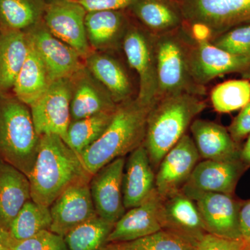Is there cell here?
I'll use <instances>...</instances> for the list:
<instances>
[{
  "instance_id": "6da1fadb",
  "label": "cell",
  "mask_w": 250,
  "mask_h": 250,
  "mask_svg": "<svg viewBox=\"0 0 250 250\" xmlns=\"http://www.w3.org/2000/svg\"><path fill=\"white\" fill-rule=\"evenodd\" d=\"M39 152L29 174L31 198L49 207L54 200L73 184L90 181L80 156L55 134L42 135Z\"/></svg>"
},
{
  "instance_id": "7a4b0ae2",
  "label": "cell",
  "mask_w": 250,
  "mask_h": 250,
  "mask_svg": "<svg viewBox=\"0 0 250 250\" xmlns=\"http://www.w3.org/2000/svg\"><path fill=\"white\" fill-rule=\"evenodd\" d=\"M153 104L141 103L136 97L117 104L107 129L80 156L85 170L93 175L112 161L125 157L142 146Z\"/></svg>"
},
{
  "instance_id": "3957f363",
  "label": "cell",
  "mask_w": 250,
  "mask_h": 250,
  "mask_svg": "<svg viewBox=\"0 0 250 250\" xmlns=\"http://www.w3.org/2000/svg\"><path fill=\"white\" fill-rule=\"evenodd\" d=\"M206 108L201 97L192 94H172L156 99L148 114L143 143L155 172L164 156Z\"/></svg>"
},
{
  "instance_id": "277c9868",
  "label": "cell",
  "mask_w": 250,
  "mask_h": 250,
  "mask_svg": "<svg viewBox=\"0 0 250 250\" xmlns=\"http://www.w3.org/2000/svg\"><path fill=\"white\" fill-rule=\"evenodd\" d=\"M40 139L30 107L13 93L0 95V159L29 177Z\"/></svg>"
},
{
  "instance_id": "5b68a950",
  "label": "cell",
  "mask_w": 250,
  "mask_h": 250,
  "mask_svg": "<svg viewBox=\"0 0 250 250\" xmlns=\"http://www.w3.org/2000/svg\"><path fill=\"white\" fill-rule=\"evenodd\" d=\"M153 35L159 79L158 98L177 93L205 95V87L197 85L190 75L188 56L193 38L185 24L176 30Z\"/></svg>"
},
{
  "instance_id": "8992f818",
  "label": "cell",
  "mask_w": 250,
  "mask_h": 250,
  "mask_svg": "<svg viewBox=\"0 0 250 250\" xmlns=\"http://www.w3.org/2000/svg\"><path fill=\"white\" fill-rule=\"evenodd\" d=\"M188 25L204 26L210 39L250 24V0H175Z\"/></svg>"
},
{
  "instance_id": "52a82bcc",
  "label": "cell",
  "mask_w": 250,
  "mask_h": 250,
  "mask_svg": "<svg viewBox=\"0 0 250 250\" xmlns=\"http://www.w3.org/2000/svg\"><path fill=\"white\" fill-rule=\"evenodd\" d=\"M122 48L129 66L139 77V93L136 98L146 104H153L159 95L154 35L143 26L131 22Z\"/></svg>"
},
{
  "instance_id": "ba28073f",
  "label": "cell",
  "mask_w": 250,
  "mask_h": 250,
  "mask_svg": "<svg viewBox=\"0 0 250 250\" xmlns=\"http://www.w3.org/2000/svg\"><path fill=\"white\" fill-rule=\"evenodd\" d=\"M182 191L195 202L207 233L231 239L243 238L239 215L244 200L219 192Z\"/></svg>"
},
{
  "instance_id": "9c48e42d",
  "label": "cell",
  "mask_w": 250,
  "mask_h": 250,
  "mask_svg": "<svg viewBox=\"0 0 250 250\" xmlns=\"http://www.w3.org/2000/svg\"><path fill=\"white\" fill-rule=\"evenodd\" d=\"M71 93L70 77L54 80L43 95L29 106L39 136L55 134L66 141L67 129L71 123Z\"/></svg>"
},
{
  "instance_id": "30bf717a",
  "label": "cell",
  "mask_w": 250,
  "mask_h": 250,
  "mask_svg": "<svg viewBox=\"0 0 250 250\" xmlns=\"http://www.w3.org/2000/svg\"><path fill=\"white\" fill-rule=\"evenodd\" d=\"M86 10L77 0H50L46 4L43 21L49 31L84 59L93 52L87 39Z\"/></svg>"
},
{
  "instance_id": "8fae6325",
  "label": "cell",
  "mask_w": 250,
  "mask_h": 250,
  "mask_svg": "<svg viewBox=\"0 0 250 250\" xmlns=\"http://www.w3.org/2000/svg\"><path fill=\"white\" fill-rule=\"evenodd\" d=\"M188 64L194 82L202 87L225 74L250 72V57L228 53L208 40L193 39L189 51Z\"/></svg>"
},
{
  "instance_id": "7c38bea8",
  "label": "cell",
  "mask_w": 250,
  "mask_h": 250,
  "mask_svg": "<svg viewBox=\"0 0 250 250\" xmlns=\"http://www.w3.org/2000/svg\"><path fill=\"white\" fill-rule=\"evenodd\" d=\"M24 32L29 43L43 62L52 82L70 78L84 65L83 59L75 49L49 31L43 19Z\"/></svg>"
},
{
  "instance_id": "4fadbf2b",
  "label": "cell",
  "mask_w": 250,
  "mask_h": 250,
  "mask_svg": "<svg viewBox=\"0 0 250 250\" xmlns=\"http://www.w3.org/2000/svg\"><path fill=\"white\" fill-rule=\"evenodd\" d=\"M200 159L193 139L186 134L159 164L155 178L158 194L164 197L182 190Z\"/></svg>"
},
{
  "instance_id": "5bb4252c",
  "label": "cell",
  "mask_w": 250,
  "mask_h": 250,
  "mask_svg": "<svg viewBox=\"0 0 250 250\" xmlns=\"http://www.w3.org/2000/svg\"><path fill=\"white\" fill-rule=\"evenodd\" d=\"M125 157L112 161L92 176L90 190L94 207L100 218L115 224L125 214L123 180Z\"/></svg>"
},
{
  "instance_id": "9a60e30c",
  "label": "cell",
  "mask_w": 250,
  "mask_h": 250,
  "mask_svg": "<svg viewBox=\"0 0 250 250\" xmlns=\"http://www.w3.org/2000/svg\"><path fill=\"white\" fill-rule=\"evenodd\" d=\"M159 219L163 230L197 246L208 233L195 202L182 190L161 197Z\"/></svg>"
},
{
  "instance_id": "2e32d148",
  "label": "cell",
  "mask_w": 250,
  "mask_h": 250,
  "mask_svg": "<svg viewBox=\"0 0 250 250\" xmlns=\"http://www.w3.org/2000/svg\"><path fill=\"white\" fill-rule=\"evenodd\" d=\"M90 181L70 186L49 207L52 225L49 231L65 237L67 233L97 215L90 190Z\"/></svg>"
},
{
  "instance_id": "e0dca14e",
  "label": "cell",
  "mask_w": 250,
  "mask_h": 250,
  "mask_svg": "<svg viewBox=\"0 0 250 250\" xmlns=\"http://www.w3.org/2000/svg\"><path fill=\"white\" fill-rule=\"evenodd\" d=\"M72 83L71 121L101 113L115 111L117 104L107 89L85 67L70 77Z\"/></svg>"
},
{
  "instance_id": "ac0fdd59",
  "label": "cell",
  "mask_w": 250,
  "mask_h": 250,
  "mask_svg": "<svg viewBox=\"0 0 250 250\" xmlns=\"http://www.w3.org/2000/svg\"><path fill=\"white\" fill-rule=\"evenodd\" d=\"M248 170L241 160L200 161L183 189L234 195L238 181Z\"/></svg>"
},
{
  "instance_id": "d6986e66",
  "label": "cell",
  "mask_w": 250,
  "mask_h": 250,
  "mask_svg": "<svg viewBox=\"0 0 250 250\" xmlns=\"http://www.w3.org/2000/svg\"><path fill=\"white\" fill-rule=\"evenodd\" d=\"M126 10H106L87 12L85 18L87 39L90 48L110 52L122 48L131 21Z\"/></svg>"
},
{
  "instance_id": "ffe728a7",
  "label": "cell",
  "mask_w": 250,
  "mask_h": 250,
  "mask_svg": "<svg viewBox=\"0 0 250 250\" xmlns=\"http://www.w3.org/2000/svg\"><path fill=\"white\" fill-rule=\"evenodd\" d=\"M155 178V170L142 145L130 153L125 162L123 193L126 210L141 205L156 191Z\"/></svg>"
},
{
  "instance_id": "44dd1931",
  "label": "cell",
  "mask_w": 250,
  "mask_h": 250,
  "mask_svg": "<svg viewBox=\"0 0 250 250\" xmlns=\"http://www.w3.org/2000/svg\"><path fill=\"white\" fill-rule=\"evenodd\" d=\"M161 197L154 192L141 205L128 209L115 223L108 243L135 241L162 229L159 219Z\"/></svg>"
},
{
  "instance_id": "7402d4cb",
  "label": "cell",
  "mask_w": 250,
  "mask_h": 250,
  "mask_svg": "<svg viewBox=\"0 0 250 250\" xmlns=\"http://www.w3.org/2000/svg\"><path fill=\"white\" fill-rule=\"evenodd\" d=\"M194 143L205 160H240L241 146L235 142L228 129L214 122L195 119L190 126Z\"/></svg>"
},
{
  "instance_id": "603a6c76",
  "label": "cell",
  "mask_w": 250,
  "mask_h": 250,
  "mask_svg": "<svg viewBox=\"0 0 250 250\" xmlns=\"http://www.w3.org/2000/svg\"><path fill=\"white\" fill-rule=\"evenodd\" d=\"M85 67L107 89L118 104L133 98L131 79L126 68L109 52L93 51L84 59Z\"/></svg>"
},
{
  "instance_id": "cb8c5ba5",
  "label": "cell",
  "mask_w": 250,
  "mask_h": 250,
  "mask_svg": "<svg viewBox=\"0 0 250 250\" xmlns=\"http://www.w3.org/2000/svg\"><path fill=\"white\" fill-rule=\"evenodd\" d=\"M30 200L27 176L0 159V225L9 231L13 220Z\"/></svg>"
},
{
  "instance_id": "d4e9b609",
  "label": "cell",
  "mask_w": 250,
  "mask_h": 250,
  "mask_svg": "<svg viewBox=\"0 0 250 250\" xmlns=\"http://www.w3.org/2000/svg\"><path fill=\"white\" fill-rule=\"evenodd\" d=\"M127 11L154 35L176 30L184 24L175 0H136Z\"/></svg>"
},
{
  "instance_id": "484cf974",
  "label": "cell",
  "mask_w": 250,
  "mask_h": 250,
  "mask_svg": "<svg viewBox=\"0 0 250 250\" xmlns=\"http://www.w3.org/2000/svg\"><path fill=\"white\" fill-rule=\"evenodd\" d=\"M29 49L24 31H0V95L13 92Z\"/></svg>"
},
{
  "instance_id": "4316f807",
  "label": "cell",
  "mask_w": 250,
  "mask_h": 250,
  "mask_svg": "<svg viewBox=\"0 0 250 250\" xmlns=\"http://www.w3.org/2000/svg\"><path fill=\"white\" fill-rule=\"evenodd\" d=\"M52 82L43 62L29 43V52L12 93L20 101L30 106L43 95Z\"/></svg>"
},
{
  "instance_id": "83f0119b",
  "label": "cell",
  "mask_w": 250,
  "mask_h": 250,
  "mask_svg": "<svg viewBox=\"0 0 250 250\" xmlns=\"http://www.w3.org/2000/svg\"><path fill=\"white\" fill-rule=\"evenodd\" d=\"M45 0H0V31H25L43 19Z\"/></svg>"
},
{
  "instance_id": "f1b7e54d",
  "label": "cell",
  "mask_w": 250,
  "mask_h": 250,
  "mask_svg": "<svg viewBox=\"0 0 250 250\" xmlns=\"http://www.w3.org/2000/svg\"><path fill=\"white\" fill-rule=\"evenodd\" d=\"M114 225L95 215L64 237L68 250H106Z\"/></svg>"
},
{
  "instance_id": "f546056e",
  "label": "cell",
  "mask_w": 250,
  "mask_h": 250,
  "mask_svg": "<svg viewBox=\"0 0 250 250\" xmlns=\"http://www.w3.org/2000/svg\"><path fill=\"white\" fill-rule=\"evenodd\" d=\"M114 112L98 113L71 121L67 131L65 143L67 146L80 156L106 131Z\"/></svg>"
},
{
  "instance_id": "4dcf8cb0",
  "label": "cell",
  "mask_w": 250,
  "mask_h": 250,
  "mask_svg": "<svg viewBox=\"0 0 250 250\" xmlns=\"http://www.w3.org/2000/svg\"><path fill=\"white\" fill-rule=\"evenodd\" d=\"M52 225L49 207H43L29 200L23 206L10 227L11 239L21 241L35 236L44 230L50 229Z\"/></svg>"
},
{
  "instance_id": "1f68e13d",
  "label": "cell",
  "mask_w": 250,
  "mask_h": 250,
  "mask_svg": "<svg viewBox=\"0 0 250 250\" xmlns=\"http://www.w3.org/2000/svg\"><path fill=\"white\" fill-rule=\"evenodd\" d=\"M213 108L221 113L241 109L250 102V82L229 80L218 84L210 93Z\"/></svg>"
},
{
  "instance_id": "d6a6232c",
  "label": "cell",
  "mask_w": 250,
  "mask_h": 250,
  "mask_svg": "<svg viewBox=\"0 0 250 250\" xmlns=\"http://www.w3.org/2000/svg\"><path fill=\"white\" fill-rule=\"evenodd\" d=\"M106 250H197V246L182 237L161 229L135 241L108 243Z\"/></svg>"
},
{
  "instance_id": "836d02e7",
  "label": "cell",
  "mask_w": 250,
  "mask_h": 250,
  "mask_svg": "<svg viewBox=\"0 0 250 250\" xmlns=\"http://www.w3.org/2000/svg\"><path fill=\"white\" fill-rule=\"evenodd\" d=\"M210 42L228 53L250 57V24L233 28L211 39Z\"/></svg>"
},
{
  "instance_id": "e575fe53",
  "label": "cell",
  "mask_w": 250,
  "mask_h": 250,
  "mask_svg": "<svg viewBox=\"0 0 250 250\" xmlns=\"http://www.w3.org/2000/svg\"><path fill=\"white\" fill-rule=\"evenodd\" d=\"M9 250H68L64 237L49 230H44L35 236L21 241L11 239Z\"/></svg>"
},
{
  "instance_id": "d590c367",
  "label": "cell",
  "mask_w": 250,
  "mask_h": 250,
  "mask_svg": "<svg viewBox=\"0 0 250 250\" xmlns=\"http://www.w3.org/2000/svg\"><path fill=\"white\" fill-rule=\"evenodd\" d=\"M197 250H250V241L231 239L207 233L197 245Z\"/></svg>"
},
{
  "instance_id": "8d00e7d4",
  "label": "cell",
  "mask_w": 250,
  "mask_h": 250,
  "mask_svg": "<svg viewBox=\"0 0 250 250\" xmlns=\"http://www.w3.org/2000/svg\"><path fill=\"white\" fill-rule=\"evenodd\" d=\"M228 131L235 142L241 143L250 134V102L246 105L229 126Z\"/></svg>"
},
{
  "instance_id": "74e56055",
  "label": "cell",
  "mask_w": 250,
  "mask_h": 250,
  "mask_svg": "<svg viewBox=\"0 0 250 250\" xmlns=\"http://www.w3.org/2000/svg\"><path fill=\"white\" fill-rule=\"evenodd\" d=\"M88 11L127 10L136 0H77Z\"/></svg>"
},
{
  "instance_id": "f35d334b",
  "label": "cell",
  "mask_w": 250,
  "mask_h": 250,
  "mask_svg": "<svg viewBox=\"0 0 250 250\" xmlns=\"http://www.w3.org/2000/svg\"><path fill=\"white\" fill-rule=\"evenodd\" d=\"M240 227L242 237L245 239L250 238V199L243 202L240 210Z\"/></svg>"
},
{
  "instance_id": "ab89813d",
  "label": "cell",
  "mask_w": 250,
  "mask_h": 250,
  "mask_svg": "<svg viewBox=\"0 0 250 250\" xmlns=\"http://www.w3.org/2000/svg\"><path fill=\"white\" fill-rule=\"evenodd\" d=\"M240 160L244 164L247 168H250V134L244 146L242 147L240 152Z\"/></svg>"
},
{
  "instance_id": "60d3db41",
  "label": "cell",
  "mask_w": 250,
  "mask_h": 250,
  "mask_svg": "<svg viewBox=\"0 0 250 250\" xmlns=\"http://www.w3.org/2000/svg\"><path fill=\"white\" fill-rule=\"evenodd\" d=\"M11 238L9 231L0 225V250H9Z\"/></svg>"
},
{
  "instance_id": "b9f144b4",
  "label": "cell",
  "mask_w": 250,
  "mask_h": 250,
  "mask_svg": "<svg viewBox=\"0 0 250 250\" xmlns=\"http://www.w3.org/2000/svg\"><path fill=\"white\" fill-rule=\"evenodd\" d=\"M46 1H50V0H45Z\"/></svg>"
},
{
  "instance_id": "7bdbcfd3",
  "label": "cell",
  "mask_w": 250,
  "mask_h": 250,
  "mask_svg": "<svg viewBox=\"0 0 250 250\" xmlns=\"http://www.w3.org/2000/svg\"><path fill=\"white\" fill-rule=\"evenodd\" d=\"M248 241H250V239H249V240H248Z\"/></svg>"
}]
</instances>
